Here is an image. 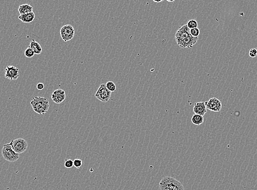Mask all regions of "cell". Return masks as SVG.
I'll return each instance as SVG.
<instances>
[{
	"instance_id": "6da1fadb",
	"label": "cell",
	"mask_w": 257,
	"mask_h": 190,
	"mask_svg": "<svg viewBox=\"0 0 257 190\" xmlns=\"http://www.w3.org/2000/svg\"><path fill=\"white\" fill-rule=\"evenodd\" d=\"M198 37H193L186 24L182 26L176 31V42L182 49L192 48L198 41Z\"/></svg>"
},
{
	"instance_id": "7a4b0ae2",
	"label": "cell",
	"mask_w": 257,
	"mask_h": 190,
	"mask_svg": "<svg viewBox=\"0 0 257 190\" xmlns=\"http://www.w3.org/2000/svg\"><path fill=\"white\" fill-rule=\"evenodd\" d=\"M159 186L160 190H185L181 182L170 176L163 178Z\"/></svg>"
},
{
	"instance_id": "3957f363",
	"label": "cell",
	"mask_w": 257,
	"mask_h": 190,
	"mask_svg": "<svg viewBox=\"0 0 257 190\" xmlns=\"http://www.w3.org/2000/svg\"><path fill=\"white\" fill-rule=\"evenodd\" d=\"M30 104L34 111L40 115L46 114L49 108V102L48 99L44 97H33Z\"/></svg>"
},
{
	"instance_id": "277c9868",
	"label": "cell",
	"mask_w": 257,
	"mask_h": 190,
	"mask_svg": "<svg viewBox=\"0 0 257 190\" xmlns=\"http://www.w3.org/2000/svg\"><path fill=\"white\" fill-rule=\"evenodd\" d=\"M3 158L9 162H15L19 159V154L14 152L10 142L3 145L1 151Z\"/></svg>"
},
{
	"instance_id": "5b68a950",
	"label": "cell",
	"mask_w": 257,
	"mask_h": 190,
	"mask_svg": "<svg viewBox=\"0 0 257 190\" xmlns=\"http://www.w3.org/2000/svg\"><path fill=\"white\" fill-rule=\"evenodd\" d=\"M10 144L14 152L19 155L20 153H23L25 152L28 147V142L23 138H18L15 140H12Z\"/></svg>"
},
{
	"instance_id": "8992f818",
	"label": "cell",
	"mask_w": 257,
	"mask_h": 190,
	"mask_svg": "<svg viewBox=\"0 0 257 190\" xmlns=\"http://www.w3.org/2000/svg\"><path fill=\"white\" fill-rule=\"evenodd\" d=\"M111 92L106 87L105 84H101L96 92L95 96L97 99L103 102H107L111 97Z\"/></svg>"
},
{
	"instance_id": "52a82bcc",
	"label": "cell",
	"mask_w": 257,
	"mask_h": 190,
	"mask_svg": "<svg viewBox=\"0 0 257 190\" xmlns=\"http://www.w3.org/2000/svg\"><path fill=\"white\" fill-rule=\"evenodd\" d=\"M74 28L71 25L63 26L60 30L61 37L65 42L70 41L74 38Z\"/></svg>"
},
{
	"instance_id": "ba28073f",
	"label": "cell",
	"mask_w": 257,
	"mask_h": 190,
	"mask_svg": "<svg viewBox=\"0 0 257 190\" xmlns=\"http://www.w3.org/2000/svg\"><path fill=\"white\" fill-rule=\"evenodd\" d=\"M205 104L207 109L213 112H219L222 108V102L216 98H213L205 102Z\"/></svg>"
},
{
	"instance_id": "9c48e42d",
	"label": "cell",
	"mask_w": 257,
	"mask_h": 190,
	"mask_svg": "<svg viewBox=\"0 0 257 190\" xmlns=\"http://www.w3.org/2000/svg\"><path fill=\"white\" fill-rule=\"evenodd\" d=\"M19 68L14 66H7L5 68V77L10 80H16L19 76Z\"/></svg>"
},
{
	"instance_id": "30bf717a",
	"label": "cell",
	"mask_w": 257,
	"mask_h": 190,
	"mask_svg": "<svg viewBox=\"0 0 257 190\" xmlns=\"http://www.w3.org/2000/svg\"><path fill=\"white\" fill-rule=\"evenodd\" d=\"M51 97L55 103L60 104L63 102L66 98L65 91L61 89H58L54 91Z\"/></svg>"
},
{
	"instance_id": "8fae6325",
	"label": "cell",
	"mask_w": 257,
	"mask_h": 190,
	"mask_svg": "<svg viewBox=\"0 0 257 190\" xmlns=\"http://www.w3.org/2000/svg\"><path fill=\"white\" fill-rule=\"evenodd\" d=\"M194 114L203 116L207 112L206 106L205 102H195L193 108Z\"/></svg>"
},
{
	"instance_id": "7c38bea8",
	"label": "cell",
	"mask_w": 257,
	"mask_h": 190,
	"mask_svg": "<svg viewBox=\"0 0 257 190\" xmlns=\"http://www.w3.org/2000/svg\"><path fill=\"white\" fill-rule=\"evenodd\" d=\"M35 14L34 12L26 14H20L19 19L23 23H30L32 22L35 19Z\"/></svg>"
},
{
	"instance_id": "4fadbf2b",
	"label": "cell",
	"mask_w": 257,
	"mask_h": 190,
	"mask_svg": "<svg viewBox=\"0 0 257 190\" xmlns=\"http://www.w3.org/2000/svg\"><path fill=\"white\" fill-rule=\"evenodd\" d=\"M29 47L33 50L35 54H40L42 51V48L40 43L37 42V41H36L35 40L31 41Z\"/></svg>"
},
{
	"instance_id": "5bb4252c",
	"label": "cell",
	"mask_w": 257,
	"mask_h": 190,
	"mask_svg": "<svg viewBox=\"0 0 257 190\" xmlns=\"http://www.w3.org/2000/svg\"><path fill=\"white\" fill-rule=\"evenodd\" d=\"M18 11L20 14H26L33 12V8L29 4H24L19 7Z\"/></svg>"
},
{
	"instance_id": "9a60e30c",
	"label": "cell",
	"mask_w": 257,
	"mask_h": 190,
	"mask_svg": "<svg viewBox=\"0 0 257 190\" xmlns=\"http://www.w3.org/2000/svg\"><path fill=\"white\" fill-rule=\"evenodd\" d=\"M203 120H204V118H203V116L199 115L197 114H194L193 116L192 119H191V121H192L194 125H200L201 124H203Z\"/></svg>"
},
{
	"instance_id": "2e32d148",
	"label": "cell",
	"mask_w": 257,
	"mask_h": 190,
	"mask_svg": "<svg viewBox=\"0 0 257 190\" xmlns=\"http://www.w3.org/2000/svg\"><path fill=\"white\" fill-rule=\"evenodd\" d=\"M106 87L110 92H114L116 91V85L115 83L112 81H108L106 84Z\"/></svg>"
},
{
	"instance_id": "e0dca14e",
	"label": "cell",
	"mask_w": 257,
	"mask_h": 190,
	"mask_svg": "<svg viewBox=\"0 0 257 190\" xmlns=\"http://www.w3.org/2000/svg\"><path fill=\"white\" fill-rule=\"evenodd\" d=\"M186 25L190 30L193 28H198V22L195 20H190L188 22Z\"/></svg>"
},
{
	"instance_id": "ac0fdd59",
	"label": "cell",
	"mask_w": 257,
	"mask_h": 190,
	"mask_svg": "<svg viewBox=\"0 0 257 190\" xmlns=\"http://www.w3.org/2000/svg\"><path fill=\"white\" fill-rule=\"evenodd\" d=\"M24 54H25V56L26 58H31L32 57H34V55L35 54L34 52L33 51V50L28 47V48L26 49Z\"/></svg>"
},
{
	"instance_id": "d6986e66",
	"label": "cell",
	"mask_w": 257,
	"mask_h": 190,
	"mask_svg": "<svg viewBox=\"0 0 257 190\" xmlns=\"http://www.w3.org/2000/svg\"><path fill=\"white\" fill-rule=\"evenodd\" d=\"M190 34L193 37H198L200 35V30L198 28H193L190 30Z\"/></svg>"
},
{
	"instance_id": "ffe728a7",
	"label": "cell",
	"mask_w": 257,
	"mask_h": 190,
	"mask_svg": "<svg viewBox=\"0 0 257 190\" xmlns=\"http://www.w3.org/2000/svg\"><path fill=\"white\" fill-rule=\"evenodd\" d=\"M82 164H83V162H82V160L81 159L77 158V159H75L74 161V167L76 168H78V169H79V168L81 167Z\"/></svg>"
},
{
	"instance_id": "44dd1931",
	"label": "cell",
	"mask_w": 257,
	"mask_h": 190,
	"mask_svg": "<svg viewBox=\"0 0 257 190\" xmlns=\"http://www.w3.org/2000/svg\"><path fill=\"white\" fill-rule=\"evenodd\" d=\"M64 165L66 168H71L74 167V161L71 159H66Z\"/></svg>"
},
{
	"instance_id": "7402d4cb",
	"label": "cell",
	"mask_w": 257,
	"mask_h": 190,
	"mask_svg": "<svg viewBox=\"0 0 257 190\" xmlns=\"http://www.w3.org/2000/svg\"><path fill=\"white\" fill-rule=\"evenodd\" d=\"M249 56L251 58H255L257 55V49L255 48H252L249 51Z\"/></svg>"
},
{
	"instance_id": "603a6c76",
	"label": "cell",
	"mask_w": 257,
	"mask_h": 190,
	"mask_svg": "<svg viewBox=\"0 0 257 190\" xmlns=\"http://www.w3.org/2000/svg\"><path fill=\"white\" fill-rule=\"evenodd\" d=\"M44 84L43 83H38V85H37V88L38 90L41 91V90H43L44 89Z\"/></svg>"
},
{
	"instance_id": "cb8c5ba5",
	"label": "cell",
	"mask_w": 257,
	"mask_h": 190,
	"mask_svg": "<svg viewBox=\"0 0 257 190\" xmlns=\"http://www.w3.org/2000/svg\"><path fill=\"white\" fill-rule=\"evenodd\" d=\"M153 1H154V2H157V3H159V2H162L163 1H156V0H154Z\"/></svg>"
},
{
	"instance_id": "d4e9b609",
	"label": "cell",
	"mask_w": 257,
	"mask_h": 190,
	"mask_svg": "<svg viewBox=\"0 0 257 190\" xmlns=\"http://www.w3.org/2000/svg\"><path fill=\"white\" fill-rule=\"evenodd\" d=\"M167 2H174V0H173V1H170V0H167Z\"/></svg>"
}]
</instances>
